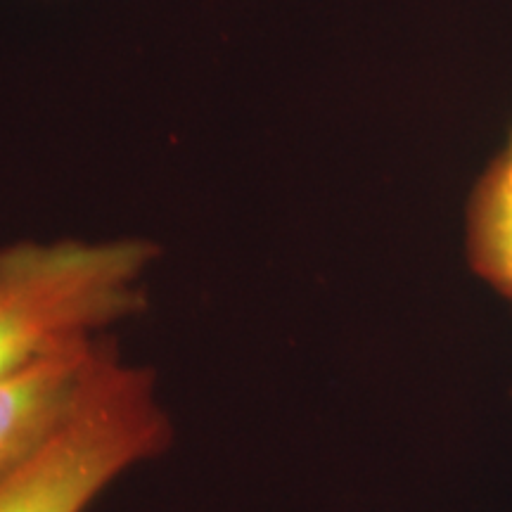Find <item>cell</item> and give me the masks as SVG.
Here are the masks:
<instances>
[{
    "label": "cell",
    "instance_id": "cell-2",
    "mask_svg": "<svg viewBox=\"0 0 512 512\" xmlns=\"http://www.w3.org/2000/svg\"><path fill=\"white\" fill-rule=\"evenodd\" d=\"M171 444L150 370L119 361L64 430L0 482V512H86L112 482Z\"/></svg>",
    "mask_w": 512,
    "mask_h": 512
},
{
    "label": "cell",
    "instance_id": "cell-3",
    "mask_svg": "<svg viewBox=\"0 0 512 512\" xmlns=\"http://www.w3.org/2000/svg\"><path fill=\"white\" fill-rule=\"evenodd\" d=\"M119 361L100 335L0 380V482L72 422Z\"/></svg>",
    "mask_w": 512,
    "mask_h": 512
},
{
    "label": "cell",
    "instance_id": "cell-4",
    "mask_svg": "<svg viewBox=\"0 0 512 512\" xmlns=\"http://www.w3.org/2000/svg\"><path fill=\"white\" fill-rule=\"evenodd\" d=\"M465 247L477 278L512 304V136L472 190Z\"/></svg>",
    "mask_w": 512,
    "mask_h": 512
},
{
    "label": "cell",
    "instance_id": "cell-1",
    "mask_svg": "<svg viewBox=\"0 0 512 512\" xmlns=\"http://www.w3.org/2000/svg\"><path fill=\"white\" fill-rule=\"evenodd\" d=\"M157 254L143 238L0 247V380L143 311Z\"/></svg>",
    "mask_w": 512,
    "mask_h": 512
}]
</instances>
